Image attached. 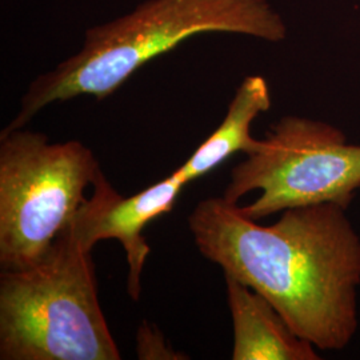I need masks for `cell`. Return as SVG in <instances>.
Masks as SVG:
<instances>
[{
  "label": "cell",
  "instance_id": "cell-1",
  "mask_svg": "<svg viewBox=\"0 0 360 360\" xmlns=\"http://www.w3.org/2000/svg\"><path fill=\"white\" fill-rule=\"evenodd\" d=\"M335 203L288 208L260 226L223 196L196 205L193 240L224 275L264 296L319 349L347 347L356 334L360 236Z\"/></svg>",
  "mask_w": 360,
  "mask_h": 360
},
{
  "label": "cell",
  "instance_id": "cell-2",
  "mask_svg": "<svg viewBox=\"0 0 360 360\" xmlns=\"http://www.w3.org/2000/svg\"><path fill=\"white\" fill-rule=\"evenodd\" d=\"M210 32L281 41L287 27L267 0H147L124 16L90 28L80 51L30 84L19 112L3 131L26 127L55 102L80 95L103 101L154 58Z\"/></svg>",
  "mask_w": 360,
  "mask_h": 360
},
{
  "label": "cell",
  "instance_id": "cell-3",
  "mask_svg": "<svg viewBox=\"0 0 360 360\" xmlns=\"http://www.w3.org/2000/svg\"><path fill=\"white\" fill-rule=\"evenodd\" d=\"M92 252L67 229L37 264L0 275V359L119 360Z\"/></svg>",
  "mask_w": 360,
  "mask_h": 360
},
{
  "label": "cell",
  "instance_id": "cell-4",
  "mask_svg": "<svg viewBox=\"0 0 360 360\" xmlns=\"http://www.w3.org/2000/svg\"><path fill=\"white\" fill-rule=\"evenodd\" d=\"M101 166L77 141L51 143L30 129L0 134V264H37L87 199Z\"/></svg>",
  "mask_w": 360,
  "mask_h": 360
},
{
  "label": "cell",
  "instance_id": "cell-5",
  "mask_svg": "<svg viewBox=\"0 0 360 360\" xmlns=\"http://www.w3.org/2000/svg\"><path fill=\"white\" fill-rule=\"evenodd\" d=\"M245 160L232 168L223 198L238 205L262 191L239 211L252 220L288 208L335 203L347 210L360 188V146L342 129L300 116H284Z\"/></svg>",
  "mask_w": 360,
  "mask_h": 360
},
{
  "label": "cell",
  "instance_id": "cell-6",
  "mask_svg": "<svg viewBox=\"0 0 360 360\" xmlns=\"http://www.w3.org/2000/svg\"><path fill=\"white\" fill-rule=\"evenodd\" d=\"M186 184L174 171L166 179L126 198L105 179L101 168L92 183L91 198L84 200L65 229L77 245L89 252L101 240H119L129 263L127 291L136 302L142 291L141 278L150 254L143 230L151 220L172 210Z\"/></svg>",
  "mask_w": 360,
  "mask_h": 360
},
{
  "label": "cell",
  "instance_id": "cell-7",
  "mask_svg": "<svg viewBox=\"0 0 360 360\" xmlns=\"http://www.w3.org/2000/svg\"><path fill=\"white\" fill-rule=\"evenodd\" d=\"M233 324V360H319L315 346L300 338L264 296L226 275Z\"/></svg>",
  "mask_w": 360,
  "mask_h": 360
},
{
  "label": "cell",
  "instance_id": "cell-8",
  "mask_svg": "<svg viewBox=\"0 0 360 360\" xmlns=\"http://www.w3.org/2000/svg\"><path fill=\"white\" fill-rule=\"evenodd\" d=\"M270 107V89L266 79L259 75L245 77L220 126L175 172L188 184L211 172L231 155L240 151L248 154L257 143L251 136V126L257 115L269 111Z\"/></svg>",
  "mask_w": 360,
  "mask_h": 360
},
{
  "label": "cell",
  "instance_id": "cell-9",
  "mask_svg": "<svg viewBox=\"0 0 360 360\" xmlns=\"http://www.w3.org/2000/svg\"><path fill=\"white\" fill-rule=\"evenodd\" d=\"M136 351L139 359H186L179 356L166 342V338L155 327L143 322L136 336Z\"/></svg>",
  "mask_w": 360,
  "mask_h": 360
}]
</instances>
